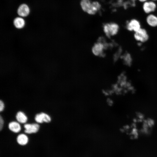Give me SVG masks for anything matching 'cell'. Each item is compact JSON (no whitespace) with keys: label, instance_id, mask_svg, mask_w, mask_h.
<instances>
[{"label":"cell","instance_id":"cell-1","mask_svg":"<svg viewBox=\"0 0 157 157\" xmlns=\"http://www.w3.org/2000/svg\"><path fill=\"white\" fill-rule=\"evenodd\" d=\"M80 5L82 9L90 15H94L100 9L101 5L97 1H92L90 0H81Z\"/></svg>","mask_w":157,"mask_h":157},{"label":"cell","instance_id":"cell-2","mask_svg":"<svg viewBox=\"0 0 157 157\" xmlns=\"http://www.w3.org/2000/svg\"><path fill=\"white\" fill-rule=\"evenodd\" d=\"M118 24L115 22H110L105 24L103 26V30L105 34L108 37L116 35L119 30Z\"/></svg>","mask_w":157,"mask_h":157},{"label":"cell","instance_id":"cell-3","mask_svg":"<svg viewBox=\"0 0 157 157\" xmlns=\"http://www.w3.org/2000/svg\"><path fill=\"white\" fill-rule=\"evenodd\" d=\"M142 4V10L147 15L154 13L157 9V4L155 1L148 0Z\"/></svg>","mask_w":157,"mask_h":157},{"label":"cell","instance_id":"cell-4","mask_svg":"<svg viewBox=\"0 0 157 157\" xmlns=\"http://www.w3.org/2000/svg\"><path fill=\"white\" fill-rule=\"evenodd\" d=\"M141 28L142 27L141 22L137 18H132L126 22V28L129 31L134 33Z\"/></svg>","mask_w":157,"mask_h":157},{"label":"cell","instance_id":"cell-5","mask_svg":"<svg viewBox=\"0 0 157 157\" xmlns=\"http://www.w3.org/2000/svg\"><path fill=\"white\" fill-rule=\"evenodd\" d=\"M134 37L137 41L143 43L147 41L149 38V35L147 30L142 27L134 33Z\"/></svg>","mask_w":157,"mask_h":157},{"label":"cell","instance_id":"cell-6","mask_svg":"<svg viewBox=\"0 0 157 157\" xmlns=\"http://www.w3.org/2000/svg\"><path fill=\"white\" fill-rule=\"evenodd\" d=\"M106 45L103 42L100 41L96 43L92 49L93 53L95 56H102L104 53Z\"/></svg>","mask_w":157,"mask_h":157},{"label":"cell","instance_id":"cell-7","mask_svg":"<svg viewBox=\"0 0 157 157\" xmlns=\"http://www.w3.org/2000/svg\"><path fill=\"white\" fill-rule=\"evenodd\" d=\"M25 129L24 132L28 134L35 133L39 130L40 127L38 123L25 124L24 126Z\"/></svg>","mask_w":157,"mask_h":157},{"label":"cell","instance_id":"cell-8","mask_svg":"<svg viewBox=\"0 0 157 157\" xmlns=\"http://www.w3.org/2000/svg\"><path fill=\"white\" fill-rule=\"evenodd\" d=\"M145 21L147 24L152 28L157 27V15L154 13L147 15Z\"/></svg>","mask_w":157,"mask_h":157},{"label":"cell","instance_id":"cell-9","mask_svg":"<svg viewBox=\"0 0 157 157\" xmlns=\"http://www.w3.org/2000/svg\"><path fill=\"white\" fill-rule=\"evenodd\" d=\"M35 120L38 123H42L43 122L49 123L51 122V118L50 116L47 114L41 112L35 115Z\"/></svg>","mask_w":157,"mask_h":157},{"label":"cell","instance_id":"cell-10","mask_svg":"<svg viewBox=\"0 0 157 157\" xmlns=\"http://www.w3.org/2000/svg\"><path fill=\"white\" fill-rule=\"evenodd\" d=\"M17 13L19 15L22 17H25L28 15L30 10L28 6L25 4L20 5L17 10Z\"/></svg>","mask_w":157,"mask_h":157},{"label":"cell","instance_id":"cell-11","mask_svg":"<svg viewBox=\"0 0 157 157\" xmlns=\"http://www.w3.org/2000/svg\"><path fill=\"white\" fill-rule=\"evenodd\" d=\"M16 141L19 144L24 146L26 145L28 143L29 139L26 135L24 133H21L17 136Z\"/></svg>","mask_w":157,"mask_h":157},{"label":"cell","instance_id":"cell-12","mask_svg":"<svg viewBox=\"0 0 157 157\" xmlns=\"http://www.w3.org/2000/svg\"><path fill=\"white\" fill-rule=\"evenodd\" d=\"M8 128L11 131L15 133L19 132L21 129L19 122L16 121H12L9 123Z\"/></svg>","mask_w":157,"mask_h":157},{"label":"cell","instance_id":"cell-13","mask_svg":"<svg viewBox=\"0 0 157 157\" xmlns=\"http://www.w3.org/2000/svg\"><path fill=\"white\" fill-rule=\"evenodd\" d=\"M15 117L17 122L22 124L25 123L28 120L27 116L22 111H19L17 112Z\"/></svg>","mask_w":157,"mask_h":157},{"label":"cell","instance_id":"cell-14","mask_svg":"<svg viewBox=\"0 0 157 157\" xmlns=\"http://www.w3.org/2000/svg\"><path fill=\"white\" fill-rule=\"evenodd\" d=\"M25 22L24 19L22 18L17 17L14 20V24L15 26L18 28H22L24 26Z\"/></svg>","mask_w":157,"mask_h":157},{"label":"cell","instance_id":"cell-15","mask_svg":"<svg viewBox=\"0 0 157 157\" xmlns=\"http://www.w3.org/2000/svg\"><path fill=\"white\" fill-rule=\"evenodd\" d=\"M4 121L1 115L0 116V130L1 131L3 127Z\"/></svg>","mask_w":157,"mask_h":157},{"label":"cell","instance_id":"cell-16","mask_svg":"<svg viewBox=\"0 0 157 157\" xmlns=\"http://www.w3.org/2000/svg\"><path fill=\"white\" fill-rule=\"evenodd\" d=\"M5 107L4 104L3 102L1 100H0V111L1 112L3 111Z\"/></svg>","mask_w":157,"mask_h":157},{"label":"cell","instance_id":"cell-17","mask_svg":"<svg viewBox=\"0 0 157 157\" xmlns=\"http://www.w3.org/2000/svg\"><path fill=\"white\" fill-rule=\"evenodd\" d=\"M148 0H137V1L139 2L142 3L147 1Z\"/></svg>","mask_w":157,"mask_h":157},{"label":"cell","instance_id":"cell-18","mask_svg":"<svg viewBox=\"0 0 157 157\" xmlns=\"http://www.w3.org/2000/svg\"><path fill=\"white\" fill-rule=\"evenodd\" d=\"M130 0L132 2H134L136 1H137V0Z\"/></svg>","mask_w":157,"mask_h":157},{"label":"cell","instance_id":"cell-19","mask_svg":"<svg viewBox=\"0 0 157 157\" xmlns=\"http://www.w3.org/2000/svg\"><path fill=\"white\" fill-rule=\"evenodd\" d=\"M152 0V1H155V2H156L157 1V0Z\"/></svg>","mask_w":157,"mask_h":157}]
</instances>
